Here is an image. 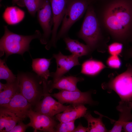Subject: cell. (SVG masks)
Masks as SVG:
<instances>
[{"label":"cell","instance_id":"20","mask_svg":"<svg viewBox=\"0 0 132 132\" xmlns=\"http://www.w3.org/2000/svg\"><path fill=\"white\" fill-rule=\"evenodd\" d=\"M25 15L24 11L16 6L7 7L3 12L2 17L8 24H17L22 21Z\"/></svg>","mask_w":132,"mask_h":132},{"label":"cell","instance_id":"34","mask_svg":"<svg viewBox=\"0 0 132 132\" xmlns=\"http://www.w3.org/2000/svg\"><path fill=\"white\" fill-rule=\"evenodd\" d=\"M20 0H12V3L13 5H15L16 3Z\"/></svg>","mask_w":132,"mask_h":132},{"label":"cell","instance_id":"25","mask_svg":"<svg viewBox=\"0 0 132 132\" xmlns=\"http://www.w3.org/2000/svg\"><path fill=\"white\" fill-rule=\"evenodd\" d=\"M5 59H0V79L5 80L6 83H10L15 81L17 77L7 66Z\"/></svg>","mask_w":132,"mask_h":132},{"label":"cell","instance_id":"27","mask_svg":"<svg viewBox=\"0 0 132 132\" xmlns=\"http://www.w3.org/2000/svg\"><path fill=\"white\" fill-rule=\"evenodd\" d=\"M106 63L109 67L115 69L119 68L121 65L120 59L117 55H111L108 58Z\"/></svg>","mask_w":132,"mask_h":132},{"label":"cell","instance_id":"12","mask_svg":"<svg viewBox=\"0 0 132 132\" xmlns=\"http://www.w3.org/2000/svg\"><path fill=\"white\" fill-rule=\"evenodd\" d=\"M27 116L30 119L28 125L33 128L34 132H36L37 130L46 132H55V127L57 123L53 117L35 111L32 108L29 111Z\"/></svg>","mask_w":132,"mask_h":132},{"label":"cell","instance_id":"31","mask_svg":"<svg viewBox=\"0 0 132 132\" xmlns=\"http://www.w3.org/2000/svg\"><path fill=\"white\" fill-rule=\"evenodd\" d=\"M73 132H88V129L87 127H83L81 123H79L78 126L75 128Z\"/></svg>","mask_w":132,"mask_h":132},{"label":"cell","instance_id":"26","mask_svg":"<svg viewBox=\"0 0 132 132\" xmlns=\"http://www.w3.org/2000/svg\"><path fill=\"white\" fill-rule=\"evenodd\" d=\"M75 121L57 123L55 128V132H73L76 127Z\"/></svg>","mask_w":132,"mask_h":132},{"label":"cell","instance_id":"3","mask_svg":"<svg viewBox=\"0 0 132 132\" xmlns=\"http://www.w3.org/2000/svg\"><path fill=\"white\" fill-rule=\"evenodd\" d=\"M77 35L92 51L98 48L101 37L100 26L94 8L90 3Z\"/></svg>","mask_w":132,"mask_h":132},{"label":"cell","instance_id":"5","mask_svg":"<svg viewBox=\"0 0 132 132\" xmlns=\"http://www.w3.org/2000/svg\"><path fill=\"white\" fill-rule=\"evenodd\" d=\"M90 3L89 0H68L62 25L57 33V42L67 35L70 28L82 17Z\"/></svg>","mask_w":132,"mask_h":132},{"label":"cell","instance_id":"30","mask_svg":"<svg viewBox=\"0 0 132 132\" xmlns=\"http://www.w3.org/2000/svg\"><path fill=\"white\" fill-rule=\"evenodd\" d=\"M122 128L125 132H132V121H128L125 122Z\"/></svg>","mask_w":132,"mask_h":132},{"label":"cell","instance_id":"9","mask_svg":"<svg viewBox=\"0 0 132 132\" xmlns=\"http://www.w3.org/2000/svg\"><path fill=\"white\" fill-rule=\"evenodd\" d=\"M38 21L43 30L40 43L46 45L49 41L52 33L53 20L50 0H44L42 7L37 11Z\"/></svg>","mask_w":132,"mask_h":132},{"label":"cell","instance_id":"16","mask_svg":"<svg viewBox=\"0 0 132 132\" xmlns=\"http://www.w3.org/2000/svg\"><path fill=\"white\" fill-rule=\"evenodd\" d=\"M63 38L66 45V49L71 54L79 57L88 55L92 51L86 44L81 43L77 40L72 39L68 35Z\"/></svg>","mask_w":132,"mask_h":132},{"label":"cell","instance_id":"33","mask_svg":"<svg viewBox=\"0 0 132 132\" xmlns=\"http://www.w3.org/2000/svg\"><path fill=\"white\" fill-rule=\"evenodd\" d=\"M7 86V83L5 84L2 83L1 82H0V92L3 91L6 88Z\"/></svg>","mask_w":132,"mask_h":132},{"label":"cell","instance_id":"10","mask_svg":"<svg viewBox=\"0 0 132 132\" xmlns=\"http://www.w3.org/2000/svg\"><path fill=\"white\" fill-rule=\"evenodd\" d=\"M91 91L82 92L77 91L61 90L58 92L51 94L63 104L68 103L71 104H88L90 105L95 104L91 97Z\"/></svg>","mask_w":132,"mask_h":132},{"label":"cell","instance_id":"4","mask_svg":"<svg viewBox=\"0 0 132 132\" xmlns=\"http://www.w3.org/2000/svg\"><path fill=\"white\" fill-rule=\"evenodd\" d=\"M18 80L20 93L34 106L43 97V79L36 73L19 72Z\"/></svg>","mask_w":132,"mask_h":132},{"label":"cell","instance_id":"24","mask_svg":"<svg viewBox=\"0 0 132 132\" xmlns=\"http://www.w3.org/2000/svg\"><path fill=\"white\" fill-rule=\"evenodd\" d=\"M44 0H20L16 4L19 6L26 7L31 15L34 16L42 6Z\"/></svg>","mask_w":132,"mask_h":132},{"label":"cell","instance_id":"6","mask_svg":"<svg viewBox=\"0 0 132 132\" xmlns=\"http://www.w3.org/2000/svg\"><path fill=\"white\" fill-rule=\"evenodd\" d=\"M108 88L113 90L121 99L120 102L127 103L132 100V65L129 64L126 70L111 80L107 83Z\"/></svg>","mask_w":132,"mask_h":132},{"label":"cell","instance_id":"17","mask_svg":"<svg viewBox=\"0 0 132 132\" xmlns=\"http://www.w3.org/2000/svg\"><path fill=\"white\" fill-rule=\"evenodd\" d=\"M0 107V132H9L21 120L11 111Z\"/></svg>","mask_w":132,"mask_h":132},{"label":"cell","instance_id":"23","mask_svg":"<svg viewBox=\"0 0 132 132\" xmlns=\"http://www.w3.org/2000/svg\"><path fill=\"white\" fill-rule=\"evenodd\" d=\"M88 123V132H104L107 130L102 121V116L98 118L93 117L89 112H87L84 117Z\"/></svg>","mask_w":132,"mask_h":132},{"label":"cell","instance_id":"22","mask_svg":"<svg viewBox=\"0 0 132 132\" xmlns=\"http://www.w3.org/2000/svg\"><path fill=\"white\" fill-rule=\"evenodd\" d=\"M7 83V86L5 88L0 92V106L8 104L16 94L20 92L17 78L14 82Z\"/></svg>","mask_w":132,"mask_h":132},{"label":"cell","instance_id":"29","mask_svg":"<svg viewBox=\"0 0 132 132\" xmlns=\"http://www.w3.org/2000/svg\"><path fill=\"white\" fill-rule=\"evenodd\" d=\"M28 127V124H24L22 122V120H21L9 132H24Z\"/></svg>","mask_w":132,"mask_h":132},{"label":"cell","instance_id":"19","mask_svg":"<svg viewBox=\"0 0 132 132\" xmlns=\"http://www.w3.org/2000/svg\"><path fill=\"white\" fill-rule=\"evenodd\" d=\"M52 58H38L32 59V70L43 79L47 80L50 76L49 68Z\"/></svg>","mask_w":132,"mask_h":132},{"label":"cell","instance_id":"28","mask_svg":"<svg viewBox=\"0 0 132 132\" xmlns=\"http://www.w3.org/2000/svg\"><path fill=\"white\" fill-rule=\"evenodd\" d=\"M123 49L122 44L119 42H114L108 46V52L111 55H118L122 52Z\"/></svg>","mask_w":132,"mask_h":132},{"label":"cell","instance_id":"14","mask_svg":"<svg viewBox=\"0 0 132 132\" xmlns=\"http://www.w3.org/2000/svg\"><path fill=\"white\" fill-rule=\"evenodd\" d=\"M84 80L83 78L73 76H63L56 81L49 80V91L51 93L55 89L68 91H77V83Z\"/></svg>","mask_w":132,"mask_h":132},{"label":"cell","instance_id":"18","mask_svg":"<svg viewBox=\"0 0 132 132\" xmlns=\"http://www.w3.org/2000/svg\"><path fill=\"white\" fill-rule=\"evenodd\" d=\"M132 107L131 102L120 103L117 106V109L120 112L119 120L115 122L111 130V132H121L124 123L128 121L131 118L130 110Z\"/></svg>","mask_w":132,"mask_h":132},{"label":"cell","instance_id":"11","mask_svg":"<svg viewBox=\"0 0 132 132\" xmlns=\"http://www.w3.org/2000/svg\"><path fill=\"white\" fill-rule=\"evenodd\" d=\"M79 57L72 54L68 55H64L60 51L57 54H53L52 58L55 60L57 67L55 72L50 73V76L53 78L52 81H56L68 72L72 67L80 65Z\"/></svg>","mask_w":132,"mask_h":132},{"label":"cell","instance_id":"21","mask_svg":"<svg viewBox=\"0 0 132 132\" xmlns=\"http://www.w3.org/2000/svg\"><path fill=\"white\" fill-rule=\"evenodd\" d=\"M106 67L100 61L89 59L84 62L81 65V73L89 76H94L99 74Z\"/></svg>","mask_w":132,"mask_h":132},{"label":"cell","instance_id":"32","mask_svg":"<svg viewBox=\"0 0 132 132\" xmlns=\"http://www.w3.org/2000/svg\"><path fill=\"white\" fill-rule=\"evenodd\" d=\"M125 57L127 59L132 58V48L128 50L125 52Z\"/></svg>","mask_w":132,"mask_h":132},{"label":"cell","instance_id":"7","mask_svg":"<svg viewBox=\"0 0 132 132\" xmlns=\"http://www.w3.org/2000/svg\"><path fill=\"white\" fill-rule=\"evenodd\" d=\"M49 81L43 79V98L34 106V111L51 117L63 112L69 106L54 99L49 91Z\"/></svg>","mask_w":132,"mask_h":132},{"label":"cell","instance_id":"2","mask_svg":"<svg viewBox=\"0 0 132 132\" xmlns=\"http://www.w3.org/2000/svg\"><path fill=\"white\" fill-rule=\"evenodd\" d=\"M4 33L0 40V56L4 54L6 60L10 55L18 54L22 56L26 52L28 51L31 41L35 39H41L42 34L39 30L34 33L29 35H24L11 31L7 26H4Z\"/></svg>","mask_w":132,"mask_h":132},{"label":"cell","instance_id":"8","mask_svg":"<svg viewBox=\"0 0 132 132\" xmlns=\"http://www.w3.org/2000/svg\"><path fill=\"white\" fill-rule=\"evenodd\" d=\"M53 20L51 37L45 48L49 50L52 47H56V38L58 30L62 22L68 0H50Z\"/></svg>","mask_w":132,"mask_h":132},{"label":"cell","instance_id":"15","mask_svg":"<svg viewBox=\"0 0 132 132\" xmlns=\"http://www.w3.org/2000/svg\"><path fill=\"white\" fill-rule=\"evenodd\" d=\"M87 108L84 104H71L62 113L55 115L60 122H66L75 121L82 117L87 112Z\"/></svg>","mask_w":132,"mask_h":132},{"label":"cell","instance_id":"13","mask_svg":"<svg viewBox=\"0 0 132 132\" xmlns=\"http://www.w3.org/2000/svg\"><path fill=\"white\" fill-rule=\"evenodd\" d=\"M32 106L20 92L16 94L8 104L0 106L13 112L22 120L28 117V112Z\"/></svg>","mask_w":132,"mask_h":132},{"label":"cell","instance_id":"1","mask_svg":"<svg viewBox=\"0 0 132 132\" xmlns=\"http://www.w3.org/2000/svg\"><path fill=\"white\" fill-rule=\"evenodd\" d=\"M106 27L113 37L119 40L128 37L132 25V6L127 0H116L108 5L103 14Z\"/></svg>","mask_w":132,"mask_h":132}]
</instances>
